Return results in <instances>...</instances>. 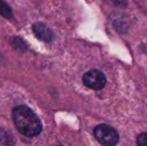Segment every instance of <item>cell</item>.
<instances>
[{
    "label": "cell",
    "instance_id": "obj_1",
    "mask_svg": "<svg viewBox=\"0 0 147 146\" xmlns=\"http://www.w3.org/2000/svg\"><path fill=\"white\" fill-rule=\"evenodd\" d=\"M12 118L17 130L24 136L34 137L42 131L40 119L27 106H16L12 111Z\"/></svg>",
    "mask_w": 147,
    "mask_h": 146
},
{
    "label": "cell",
    "instance_id": "obj_2",
    "mask_svg": "<svg viewBox=\"0 0 147 146\" xmlns=\"http://www.w3.org/2000/svg\"><path fill=\"white\" fill-rule=\"evenodd\" d=\"M95 138L103 146H116L119 142V133L107 124H99L93 130Z\"/></svg>",
    "mask_w": 147,
    "mask_h": 146
},
{
    "label": "cell",
    "instance_id": "obj_3",
    "mask_svg": "<svg viewBox=\"0 0 147 146\" xmlns=\"http://www.w3.org/2000/svg\"><path fill=\"white\" fill-rule=\"evenodd\" d=\"M83 84L93 90H100L106 85V76L100 70L92 69L84 73L82 77Z\"/></svg>",
    "mask_w": 147,
    "mask_h": 146
},
{
    "label": "cell",
    "instance_id": "obj_4",
    "mask_svg": "<svg viewBox=\"0 0 147 146\" xmlns=\"http://www.w3.org/2000/svg\"><path fill=\"white\" fill-rule=\"evenodd\" d=\"M32 30L34 35L41 41L44 42H51L54 38V34H53L52 30L45 24L41 23V22H37V23L33 24Z\"/></svg>",
    "mask_w": 147,
    "mask_h": 146
},
{
    "label": "cell",
    "instance_id": "obj_5",
    "mask_svg": "<svg viewBox=\"0 0 147 146\" xmlns=\"http://www.w3.org/2000/svg\"><path fill=\"white\" fill-rule=\"evenodd\" d=\"M0 142L6 146H12L14 144L11 134L7 131L2 130V129H0Z\"/></svg>",
    "mask_w": 147,
    "mask_h": 146
},
{
    "label": "cell",
    "instance_id": "obj_6",
    "mask_svg": "<svg viewBox=\"0 0 147 146\" xmlns=\"http://www.w3.org/2000/svg\"><path fill=\"white\" fill-rule=\"evenodd\" d=\"M0 15L4 18L10 19L12 17V10L9 7L6 2H4L3 0H0Z\"/></svg>",
    "mask_w": 147,
    "mask_h": 146
},
{
    "label": "cell",
    "instance_id": "obj_7",
    "mask_svg": "<svg viewBox=\"0 0 147 146\" xmlns=\"http://www.w3.org/2000/svg\"><path fill=\"white\" fill-rule=\"evenodd\" d=\"M136 143L138 146H147V132H142L136 138Z\"/></svg>",
    "mask_w": 147,
    "mask_h": 146
},
{
    "label": "cell",
    "instance_id": "obj_8",
    "mask_svg": "<svg viewBox=\"0 0 147 146\" xmlns=\"http://www.w3.org/2000/svg\"><path fill=\"white\" fill-rule=\"evenodd\" d=\"M59 146H61V145H59Z\"/></svg>",
    "mask_w": 147,
    "mask_h": 146
}]
</instances>
